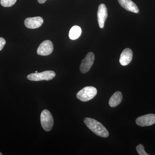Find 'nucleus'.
<instances>
[{"label":"nucleus","instance_id":"1","mask_svg":"<svg viewBox=\"0 0 155 155\" xmlns=\"http://www.w3.org/2000/svg\"><path fill=\"white\" fill-rule=\"evenodd\" d=\"M84 122L89 129L97 135L105 138L109 136V132L106 127L95 119L85 118Z\"/></svg>","mask_w":155,"mask_h":155},{"label":"nucleus","instance_id":"2","mask_svg":"<svg viewBox=\"0 0 155 155\" xmlns=\"http://www.w3.org/2000/svg\"><path fill=\"white\" fill-rule=\"evenodd\" d=\"M97 93V89L94 87L87 86L84 87L77 93L76 97L82 102H87L92 99Z\"/></svg>","mask_w":155,"mask_h":155},{"label":"nucleus","instance_id":"3","mask_svg":"<svg viewBox=\"0 0 155 155\" xmlns=\"http://www.w3.org/2000/svg\"><path fill=\"white\" fill-rule=\"evenodd\" d=\"M56 76V73L52 71H46L41 72L31 73L27 75V78L31 81H49L53 79Z\"/></svg>","mask_w":155,"mask_h":155},{"label":"nucleus","instance_id":"4","mask_svg":"<svg viewBox=\"0 0 155 155\" xmlns=\"http://www.w3.org/2000/svg\"><path fill=\"white\" fill-rule=\"evenodd\" d=\"M41 123L44 130L49 131L52 129L54 119L51 114L48 110H44L41 114Z\"/></svg>","mask_w":155,"mask_h":155},{"label":"nucleus","instance_id":"5","mask_svg":"<svg viewBox=\"0 0 155 155\" xmlns=\"http://www.w3.org/2000/svg\"><path fill=\"white\" fill-rule=\"evenodd\" d=\"M95 59L93 53L89 52L86 57L81 61L80 66L81 72L83 74L86 73L89 71L93 65Z\"/></svg>","mask_w":155,"mask_h":155},{"label":"nucleus","instance_id":"6","mask_svg":"<svg viewBox=\"0 0 155 155\" xmlns=\"http://www.w3.org/2000/svg\"><path fill=\"white\" fill-rule=\"evenodd\" d=\"M54 46L52 42L49 40L45 41L40 45L38 48L37 52L41 56H48L52 53Z\"/></svg>","mask_w":155,"mask_h":155},{"label":"nucleus","instance_id":"7","mask_svg":"<svg viewBox=\"0 0 155 155\" xmlns=\"http://www.w3.org/2000/svg\"><path fill=\"white\" fill-rule=\"evenodd\" d=\"M136 123L141 127L151 126L155 123V115L148 114L139 117L136 120Z\"/></svg>","mask_w":155,"mask_h":155},{"label":"nucleus","instance_id":"8","mask_svg":"<svg viewBox=\"0 0 155 155\" xmlns=\"http://www.w3.org/2000/svg\"><path fill=\"white\" fill-rule=\"evenodd\" d=\"M107 16V10L105 5L104 4H101L98 9L97 20L99 25L101 28H104Z\"/></svg>","mask_w":155,"mask_h":155},{"label":"nucleus","instance_id":"9","mask_svg":"<svg viewBox=\"0 0 155 155\" xmlns=\"http://www.w3.org/2000/svg\"><path fill=\"white\" fill-rule=\"evenodd\" d=\"M43 22V19L41 17H29L25 19L24 24L27 28L35 29L40 27Z\"/></svg>","mask_w":155,"mask_h":155},{"label":"nucleus","instance_id":"10","mask_svg":"<svg viewBox=\"0 0 155 155\" xmlns=\"http://www.w3.org/2000/svg\"><path fill=\"white\" fill-rule=\"evenodd\" d=\"M132 58L133 52L132 50L130 48H126L123 50L120 55L119 62L122 66H127L132 61Z\"/></svg>","mask_w":155,"mask_h":155},{"label":"nucleus","instance_id":"11","mask_svg":"<svg viewBox=\"0 0 155 155\" xmlns=\"http://www.w3.org/2000/svg\"><path fill=\"white\" fill-rule=\"evenodd\" d=\"M118 2L120 5L127 11L136 14L139 12L137 6L131 0H118Z\"/></svg>","mask_w":155,"mask_h":155},{"label":"nucleus","instance_id":"12","mask_svg":"<svg viewBox=\"0 0 155 155\" xmlns=\"http://www.w3.org/2000/svg\"><path fill=\"white\" fill-rule=\"evenodd\" d=\"M122 95L120 91H116L111 97L109 100V105L111 107H115L119 105L122 102Z\"/></svg>","mask_w":155,"mask_h":155},{"label":"nucleus","instance_id":"13","mask_svg":"<svg viewBox=\"0 0 155 155\" xmlns=\"http://www.w3.org/2000/svg\"><path fill=\"white\" fill-rule=\"evenodd\" d=\"M81 34V29L79 26L75 25L70 29L69 32V38L72 40H75L80 36Z\"/></svg>","mask_w":155,"mask_h":155},{"label":"nucleus","instance_id":"14","mask_svg":"<svg viewBox=\"0 0 155 155\" xmlns=\"http://www.w3.org/2000/svg\"><path fill=\"white\" fill-rule=\"evenodd\" d=\"M17 0H1V5L4 7H10L14 5Z\"/></svg>","mask_w":155,"mask_h":155},{"label":"nucleus","instance_id":"15","mask_svg":"<svg viewBox=\"0 0 155 155\" xmlns=\"http://www.w3.org/2000/svg\"><path fill=\"white\" fill-rule=\"evenodd\" d=\"M136 150L137 153L140 155H149L145 151L144 147L142 144H140L136 147Z\"/></svg>","mask_w":155,"mask_h":155},{"label":"nucleus","instance_id":"16","mask_svg":"<svg viewBox=\"0 0 155 155\" xmlns=\"http://www.w3.org/2000/svg\"><path fill=\"white\" fill-rule=\"evenodd\" d=\"M6 44V41L3 38L0 37V51L3 49L4 46Z\"/></svg>","mask_w":155,"mask_h":155},{"label":"nucleus","instance_id":"17","mask_svg":"<svg viewBox=\"0 0 155 155\" xmlns=\"http://www.w3.org/2000/svg\"><path fill=\"white\" fill-rule=\"evenodd\" d=\"M38 1L40 4H44L46 2L47 0H38Z\"/></svg>","mask_w":155,"mask_h":155},{"label":"nucleus","instance_id":"18","mask_svg":"<svg viewBox=\"0 0 155 155\" xmlns=\"http://www.w3.org/2000/svg\"><path fill=\"white\" fill-rule=\"evenodd\" d=\"M2 155V153H0V155Z\"/></svg>","mask_w":155,"mask_h":155},{"label":"nucleus","instance_id":"19","mask_svg":"<svg viewBox=\"0 0 155 155\" xmlns=\"http://www.w3.org/2000/svg\"><path fill=\"white\" fill-rule=\"evenodd\" d=\"M37 72H38L37 71H35V73H37Z\"/></svg>","mask_w":155,"mask_h":155}]
</instances>
